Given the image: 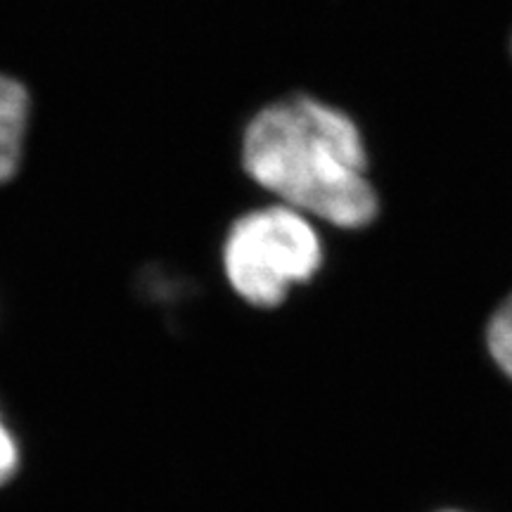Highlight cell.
<instances>
[{"label":"cell","instance_id":"cell-1","mask_svg":"<svg viewBox=\"0 0 512 512\" xmlns=\"http://www.w3.org/2000/svg\"><path fill=\"white\" fill-rule=\"evenodd\" d=\"M238 162L271 202L335 230H363L380 216L366 133L347 110L311 93L275 98L249 114Z\"/></svg>","mask_w":512,"mask_h":512},{"label":"cell","instance_id":"cell-2","mask_svg":"<svg viewBox=\"0 0 512 512\" xmlns=\"http://www.w3.org/2000/svg\"><path fill=\"white\" fill-rule=\"evenodd\" d=\"M325 266L318 223L280 202L245 209L223 230L219 268L230 292L254 309H278Z\"/></svg>","mask_w":512,"mask_h":512},{"label":"cell","instance_id":"cell-3","mask_svg":"<svg viewBox=\"0 0 512 512\" xmlns=\"http://www.w3.org/2000/svg\"><path fill=\"white\" fill-rule=\"evenodd\" d=\"M34 95L19 76L0 69V188L12 183L27 159Z\"/></svg>","mask_w":512,"mask_h":512},{"label":"cell","instance_id":"cell-4","mask_svg":"<svg viewBox=\"0 0 512 512\" xmlns=\"http://www.w3.org/2000/svg\"><path fill=\"white\" fill-rule=\"evenodd\" d=\"M486 349L496 366L512 380V292L496 306L486 323Z\"/></svg>","mask_w":512,"mask_h":512},{"label":"cell","instance_id":"cell-5","mask_svg":"<svg viewBox=\"0 0 512 512\" xmlns=\"http://www.w3.org/2000/svg\"><path fill=\"white\" fill-rule=\"evenodd\" d=\"M19 465V448L15 441V434L10 432V427L5 425L3 413H0V484L8 482V479L17 472Z\"/></svg>","mask_w":512,"mask_h":512},{"label":"cell","instance_id":"cell-6","mask_svg":"<svg viewBox=\"0 0 512 512\" xmlns=\"http://www.w3.org/2000/svg\"><path fill=\"white\" fill-rule=\"evenodd\" d=\"M510 53H512V36H510Z\"/></svg>","mask_w":512,"mask_h":512}]
</instances>
